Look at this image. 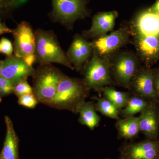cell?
Returning a JSON list of instances; mask_svg holds the SVG:
<instances>
[{
  "instance_id": "e0dca14e",
  "label": "cell",
  "mask_w": 159,
  "mask_h": 159,
  "mask_svg": "<svg viewBox=\"0 0 159 159\" xmlns=\"http://www.w3.org/2000/svg\"><path fill=\"white\" fill-rule=\"evenodd\" d=\"M5 122L6 127V139L0 154L5 159H19V140L13 122L8 116H5Z\"/></svg>"
},
{
  "instance_id": "603a6c76",
  "label": "cell",
  "mask_w": 159,
  "mask_h": 159,
  "mask_svg": "<svg viewBox=\"0 0 159 159\" xmlns=\"http://www.w3.org/2000/svg\"><path fill=\"white\" fill-rule=\"evenodd\" d=\"M21 2V0H0V18L10 14Z\"/></svg>"
},
{
  "instance_id": "cb8c5ba5",
  "label": "cell",
  "mask_w": 159,
  "mask_h": 159,
  "mask_svg": "<svg viewBox=\"0 0 159 159\" xmlns=\"http://www.w3.org/2000/svg\"><path fill=\"white\" fill-rule=\"evenodd\" d=\"M13 93L19 98L27 94H33V88L29 84L27 80H25L14 85Z\"/></svg>"
},
{
  "instance_id": "d4e9b609",
  "label": "cell",
  "mask_w": 159,
  "mask_h": 159,
  "mask_svg": "<svg viewBox=\"0 0 159 159\" xmlns=\"http://www.w3.org/2000/svg\"><path fill=\"white\" fill-rule=\"evenodd\" d=\"M18 103L27 108L33 109L36 106L38 100L34 94H29L18 98Z\"/></svg>"
},
{
  "instance_id": "5bb4252c",
  "label": "cell",
  "mask_w": 159,
  "mask_h": 159,
  "mask_svg": "<svg viewBox=\"0 0 159 159\" xmlns=\"http://www.w3.org/2000/svg\"><path fill=\"white\" fill-rule=\"evenodd\" d=\"M117 17L116 11L99 12L93 16L90 28L82 31L81 34L87 40L104 36L113 30Z\"/></svg>"
},
{
  "instance_id": "7402d4cb",
  "label": "cell",
  "mask_w": 159,
  "mask_h": 159,
  "mask_svg": "<svg viewBox=\"0 0 159 159\" xmlns=\"http://www.w3.org/2000/svg\"><path fill=\"white\" fill-rule=\"evenodd\" d=\"M93 99L97 100L95 103L96 111L101 113L103 116L118 120L120 119V110L110 101L105 97H94Z\"/></svg>"
},
{
  "instance_id": "7c38bea8",
  "label": "cell",
  "mask_w": 159,
  "mask_h": 159,
  "mask_svg": "<svg viewBox=\"0 0 159 159\" xmlns=\"http://www.w3.org/2000/svg\"><path fill=\"white\" fill-rule=\"evenodd\" d=\"M35 69L29 66L22 58L13 55L7 56L3 61L2 76L13 84L33 77Z\"/></svg>"
},
{
  "instance_id": "8992f818",
  "label": "cell",
  "mask_w": 159,
  "mask_h": 159,
  "mask_svg": "<svg viewBox=\"0 0 159 159\" xmlns=\"http://www.w3.org/2000/svg\"><path fill=\"white\" fill-rule=\"evenodd\" d=\"M89 90L100 93L107 86L114 85L110 70L109 60L93 54L80 71Z\"/></svg>"
},
{
  "instance_id": "7a4b0ae2",
  "label": "cell",
  "mask_w": 159,
  "mask_h": 159,
  "mask_svg": "<svg viewBox=\"0 0 159 159\" xmlns=\"http://www.w3.org/2000/svg\"><path fill=\"white\" fill-rule=\"evenodd\" d=\"M34 34L35 62L39 65L55 63L74 70L54 31L38 29Z\"/></svg>"
},
{
  "instance_id": "44dd1931",
  "label": "cell",
  "mask_w": 159,
  "mask_h": 159,
  "mask_svg": "<svg viewBox=\"0 0 159 159\" xmlns=\"http://www.w3.org/2000/svg\"><path fill=\"white\" fill-rule=\"evenodd\" d=\"M101 92L103 93L104 97L110 101L120 111L127 105L131 95L129 92L117 90L111 86H105Z\"/></svg>"
},
{
  "instance_id": "4dcf8cb0",
  "label": "cell",
  "mask_w": 159,
  "mask_h": 159,
  "mask_svg": "<svg viewBox=\"0 0 159 159\" xmlns=\"http://www.w3.org/2000/svg\"><path fill=\"white\" fill-rule=\"evenodd\" d=\"M0 159H5L3 157H2V156L1 155V154H0Z\"/></svg>"
},
{
  "instance_id": "e575fe53",
  "label": "cell",
  "mask_w": 159,
  "mask_h": 159,
  "mask_svg": "<svg viewBox=\"0 0 159 159\" xmlns=\"http://www.w3.org/2000/svg\"><path fill=\"white\" fill-rule=\"evenodd\" d=\"M0 53H1V51H0Z\"/></svg>"
},
{
  "instance_id": "ac0fdd59",
  "label": "cell",
  "mask_w": 159,
  "mask_h": 159,
  "mask_svg": "<svg viewBox=\"0 0 159 159\" xmlns=\"http://www.w3.org/2000/svg\"><path fill=\"white\" fill-rule=\"evenodd\" d=\"M77 113L80 115V123L87 126L91 130L99 125L101 119L96 112L94 101L84 102L78 108Z\"/></svg>"
},
{
  "instance_id": "9a60e30c",
  "label": "cell",
  "mask_w": 159,
  "mask_h": 159,
  "mask_svg": "<svg viewBox=\"0 0 159 159\" xmlns=\"http://www.w3.org/2000/svg\"><path fill=\"white\" fill-rule=\"evenodd\" d=\"M129 26L132 35H159V16L146 9L140 12Z\"/></svg>"
},
{
  "instance_id": "4fadbf2b",
  "label": "cell",
  "mask_w": 159,
  "mask_h": 159,
  "mask_svg": "<svg viewBox=\"0 0 159 159\" xmlns=\"http://www.w3.org/2000/svg\"><path fill=\"white\" fill-rule=\"evenodd\" d=\"M93 50L90 42L82 34H75L66 54L74 70L80 72L83 66L93 54Z\"/></svg>"
},
{
  "instance_id": "484cf974",
  "label": "cell",
  "mask_w": 159,
  "mask_h": 159,
  "mask_svg": "<svg viewBox=\"0 0 159 159\" xmlns=\"http://www.w3.org/2000/svg\"><path fill=\"white\" fill-rule=\"evenodd\" d=\"M13 84L2 76H0V98L13 93Z\"/></svg>"
},
{
  "instance_id": "277c9868",
  "label": "cell",
  "mask_w": 159,
  "mask_h": 159,
  "mask_svg": "<svg viewBox=\"0 0 159 159\" xmlns=\"http://www.w3.org/2000/svg\"><path fill=\"white\" fill-rule=\"evenodd\" d=\"M110 70L114 85L128 89L131 80L142 64L133 51H120L109 60Z\"/></svg>"
},
{
  "instance_id": "f546056e",
  "label": "cell",
  "mask_w": 159,
  "mask_h": 159,
  "mask_svg": "<svg viewBox=\"0 0 159 159\" xmlns=\"http://www.w3.org/2000/svg\"><path fill=\"white\" fill-rule=\"evenodd\" d=\"M148 9L151 12L159 16V0H157L155 3Z\"/></svg>"
},
{
  "instance_id": "3957f363",
  "label": "cell",
  "mask_w": 159,
  "mask_h": 159,
  "mask_svg": "<svg viewBox=\"0 0 159 159\" xmlns=\"http://www.w3.org/2000/svg\"><path fill=\"white\" fill-rule=\"evenodd\" d=\"M63 73L52 64L39 65L33 75V94L39 102L49 105L53 99Z\"/></svg>"
},
{
  "instance_id": "6da1fadb",
  "label": "cell",
  "mask_w": 159,
  "mask_h": 159,
  "mask_svg": "<svg viewBox=\"0 0 159 159\" xmlns=\"http://www.w3.org/2000/svg\"><path fill=\"white\" fill-rule=\"evenodd\" d=\"M83 80L63 74L55 96L49 106L57 110H65L77 114L78 108L89 95Z\"/></svg>"
},
{
  "instance_id": "30bf717a",
  "label": "cell",
  "mask_w": 159,
  "mask_h": 159,
  "mask_svg": "<svg viewBox=\"0 0 159 159\" xmlns=\"http://www.w3.org/2000/svg\"><path fill=\"white\" fill-rule=\"evenodd\" d=\"M119 152V159H159V140L125 143Z\"/></svg>"
},
{
  "instance_id": "d6a6232c",
  "label": "cell",
  "mask_w": 159,
  "mask_h": 159,
  "mask_svg": "<svg viewBox=\"0 0 159 159\" xmlns=\"http://www.w3.org/2000/svg\"><path fill=\"white\" fill-rule=\"evenodd\" d=\"M110 159L107 158V159Z\"/></svg>"
},
{
  "instance_id": "4316f807",
  "label": "cell",
  "mask_w": 159,
  "mask_h": 159,
  "mask_svg": "<svg viewBox=\"0 0 159 159\" xmlns=\"http://www.w3.org/2000/svg\"><path fill=\"white\" fill-rule=\"evenodd\" d=\"M0 51L1 53L6 54L8 57L12 56L13 48L11 42L6 38H2L0 40Z\"/></svg>"
},
{
  "instance_id": "ba28073f",
  "label": "cell",
  "mask_w": 159,
  "mask_h": 159,
  "mask_svg": "<svg viewBox=\"0 0 159 159\" xmlns=\"http://www.w3.org/2000/svg\"><path fill=\"white\" fill-rule=\"evenodd\" d=\"M14 55L22 58L29 66L35 62V38L31 25L23 21L12 31Z\"/></svg>"
},
{
  "instance_id": "1f68e13d",
  "label": "cell",
  "mask_w": 159,
  "mask_h": 159,
  "mask_svg": "<svg viewBox=\"0 0 159 159\" xmlns=\"http://www.w3.org/2000/svg\"><path fill=\"white\" fill-rule=\"evenodd\" d=\"M2 98H0V102H2Z\"/></svg>"
},
{
  "instance_id": "ffe728a7",
  "label": "cell",
  "mask_w": 159,
  "mask_h": 159,
  "mask_svg": "<svg viewBox=\"0 0 159 159\" xmlns=\"http://www.w3.org/2000/svg\"><path fill=\"white\" fill-rule=\"evenodd\" d=\"M151 102L132 94L126 106L120 111V116L122 118L133 117L137 114L142 112Z\"/></svg>"
},
{
  "instance_id": "d6986e66",
  "label": "cell",
  "mask_w": 159,
  "mask_h": 159,
  "mask_svg": "<svg viewBox=\"0 0 159 159\" xmlns=\"http://www.w3.org/2000/svg\"><path fill=\"white\" fill-rule=\"evenodd\" d=\"M118 136L121 139L131 140L136 138L140 132L139 117L120 118L116 123Z\"/></svg>"
},
{
  "instance_id": "9c48e42d",
  "label": "cell",
  "mask_w": 159,
  "mask_h": 159,
  "mask_svg": "<svg viewBox=\"0 0 159 159\" xmlns=\"http://www.w3.org/2000/svg\"><path fill=\"white\" fill-rule=\"evenodd\" d=\"M136 53L143 66L151 68L159 61V35H132Z\"/></svg>"
},
{
  "instance_id": "f1b7e54d",
  "label": "cell",
  "mask_w": 159,
  "mask_h": 159,
  "mask_svg": "<svg viewBox=\"0 0 159 159\" xmlns=\"http://www.w3.org/2000/svg\"><path fill=\"white\" fill-rule=\"evenodd\" d=\"M12 29H9L6 24L2 22L0 20V35L7 33H12Z\"/></svg>"
},
{
  "instance_id": "836d02e7",
  "label": "cell",
  "mask_w": 159,
  "mask_h": 159,
  "mask_svg": "<svg viewBox=\"0 0 159 159\" xmlns=\"http://www.w3.org/2000/svg\"></svg>"
},
{
  "instance_id": "8fae6325",
  "label": "cell",
  "mask_w": 159,
  "mask_h": 159,
  "mask_svg": "<svg viewBox=\"0 0 159 159\" xmlns=\"http://www.w3.org/2000/svg\"><path fill=\"white\" fill-rule=\"evenodd\" d=\"M128 89L133 95L149 102H157L154 90L152 69L142 66L131 80Z\"/></svg>"
},
{
  "instance_id": "83f0119b",
  "label": "cell",
  "mask_w": 159,
  "mask_h": 159,
  "mask_svg": "<svg viewBox=\"0 0 159 159\" xmlns=\"http://www.w3.org/2000/svg\"><path fill=\"white\" fill-rule=\"evenodd\" d=\"M153 77V88L156 101L159 104V67L152 69Z\"/></svg>"
},
{
  "instance_id": "5b68a950",
  "label": "cell",
  "mask_w": 159,
  "mask_h": 159,
  "mask_svg": "<svg viewBox=\"0 0 159 159\" xmlns=\"http://www.w3.org/2000/svg\"><path fill=\"white\" fill-rule=\"evenodd\" d=\"M52 10L49 16L52 21L72 30L74 23L90 16L87 0H51Z\"/></svg>"
},
{
  "instance_id": "52a82bcc",
  "label": "cell",
  "mask_w": 159,
  "mask_h": 159,
  "mask_svg": "<svg viewBox=\"0 0 159 159\" xmlns=\"http://www.w3.org/2000/svg\"><path fill=\"white\" fill-rule=\"evenodd\" d=\"M132 38L129 26H123L110 34L90 41L93 53L97 56L109 60L120 49L129 43Z\"/></svg>"
},
{
  "instance_id": "2e32d148",
  "label": "cell",
  "mask_w": 159,
  "mask_h": 159,
  "mask_svg": "<svg viewBox=\"0 0 159 159\" xmlns=\"http://www.w3.org/2000/svg\"><path fill=\"white\" fill-rule=\"evenodd\" d=\"M139 128L147 139H157L159 134V104L151 102L139 117Z\"/></svg>"
}]
</instances>
